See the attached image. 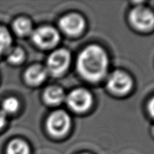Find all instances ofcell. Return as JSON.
<instances>
[{"label": "cell", "mask_w": 154, "mask_h": 154, "mask_svg": "<svg viewBox=\"0 0 154 154\" xmlns=\"http://www.w3.org/2000/svg\"><path fill=\"white\" fill-rule=\"evenodd\" d=\"M108 57L105 51L96 45L84 50L78 58L77 69L87 81L96 82L105 77L108 69Z\"/></svg>", "instance_id": "1"}, {"label": "cell", "mask_w": 154, "mask_h": 154, "mask_svg": "<svg viewBox=\"0 0 154 154\" xmlns=\"http://www.w3.org/2000/svg\"><path fill=\"white\" fill-rule=\"evenodd\" d=\"M70 118L63 111H55L50 115L47 121V128L50 133L56 137L63 136L70 128Z\"/></svg>", "instance_id": "2"}, {"label": "cell", "mask_w": 154, "mask_h": 154, "mask_svg": "<svg viewBox=\"0 0 154 154\" xmlns=\"http://www.w3.org/2000/svg\"><path fill=\"white\" fill-rule=\"evenodd\" d=\"M70 63V54L63 49L57 50L50 55L48 70L54 76H60L66 72Z\"/></svg>", "instance_id": "3"}, {"label": "cell", "mask_w": 154, "mask_h": 154, "mask_svg": "<svg viewBox=\"0 0 154 154\" xmlns=\"http://www.w3.org/2000/svg\"><path fill=\"white\" fill-rule=\"evenodd\" d=\"M32 38L34 43L41 48L48 49L58 43L60 35L55 29L50 26H43L33 32Z\"/></svg>", "instance_id": "4"}, {"label": "cell", "mask_w": 154, "mask_h": 154, "mask_svg": "<svg viewBox=\"0 0 154 154\" xmlns=\"http://www.w3.org/2000/svg\"><path fill=\"white\" fill-rule=\"evenodd\" d=\"M129 20L135 29L141 31H147L153 28V14L148 9L137 7L132 9L129 14Z\"/></svg>", "instance_id": "5"}, {"label": "cell", "mask_w": 154, "mask_h": 154, "mask_svg": "<svg viewBox=\"0 0 154 154\" xmlns=\"http://www.w3.org/2000/svg\"><path fill=\"white\" fill-rule=\"evenodd\" d=\"M68 105L73 111L84 112L90 108L93 103L92 96L88 91L83 89L73 90L66 99Z\"/></svg>", "instance_id": "6"}, {"label": "cell", "mask_w": 154, "mask_h": 154, "mask_svg": "<svg viewBox=\"0 0 154 154\" xmlns=\"http://www.w3.org/2000/svg\"><path fill=\"white\" fill-rule=\"evenodd\" d=\"M132 84V80L129 75L122 72H114L108 78L107 87L113 93L123 95L130 90Z\"/></svg>", "instance_id": "7"}, {"label": "cell", "mask_w": 154, "mask_h": 154, "mask_svg": "<svg viewBox=\"0 0 154 154\" xmlns=\"http://www.w3.org/2000/svg\"><path fill=\"white\" fill-rule=\"evenodd\" d=\"M60 26L64 32L69 35H77L84 28V19L75 14L66 15L60 21Z\"/></svg>", "instance_id": "8"}, {"label": "cell", "mask_w": 154, "mask_h": 154, "mask_svg": "<svg viewBox=\"0 0 154 154\" xmlns=\"http://www.w3.org/2000/svg\"><path fill=\"white\" fill-rule=\"evenodd\" d=\"M47 76V70L42 66H32L26 72V80L32 85H38L43 82Z\"/></svg>", "instance_id": "9"}, {"label": "cell", "mask_w": 154, "mask_h": 154, "mask_svg": "<svg viewBox=\"0 0 154 154\" xmlns=\"http://www.w3.org/2000/svg\"><path fill=\"white\" fill-rule=\"evenodd\" d=\"M45 99L50 105H58L65 99V94L60 87H51L45 91Z\"/></svg>", "instance_id": "10"}, {"label": "cell", "mask_w": 154, "mask_h": 154, "mask_svg": "<svg viewBox=\"0 0 154 154\" xmlns=\"http://www.w3.org/2000/svg\"><path fill=\"white\" fill-rule=\"evenodd\" d=\"M7 154H29V149L24 141L14 140L8 146Z\"/></svg>", "instance_id": "11"}, {"label": "cell", "mask_w": 154, "mask_h": 154, "mask_svg": "<svg viewBox=\"0 0 154 154\" xmlns=\"http://www.w3.org/2000/svg\"><path fill=\"white\" fill-rule=\"evenodd\" d=\"M14 29L19 35L25 36L32 32V24L26 18H19L14 23Z\"/></svg>", "instance_id": "12"}, {"label": "cell", "mask_w": 154, "mask_h": 154, "mask_svg": "<svg viewBox=\"0 0 154 154\" xmlns=\"http://www.w3.org/2000/svg\"><path fill=\"white\" fill-rule=\"evenodd\" d=\"M11 38L5 28L0 26V56L10 49Z\"/></svg>", "instance_id": "13"}, {"label": "cell", "mask_w": 154, "mask_h": 154, "mask_svg": "<svg viewBox=\"0 0 154 154\" xmlns=\"http://www.w3.org/2000/svg\"><path fill=\"white\" fill-rule=\"evenodd\" d=\"M19 102L14 98H8L2 102V112L5 114H12L17 111Z\"/></svg>", "instance_id": "14"}, {"label": "cell", "mask_w": 154, "mask_h": 154, "mask_svg": "<svg viewBox=\"0 0 154 154\" xmlns=\"http://www.w3.org/2000/svg\"><path fill=\"white\" fill-rule=\"evenodd\" d=\"M23 52L19 48H10L7 51L8 60L12 63H19L23 61Z\"/></svg>", "instance_id": "15"}, {"label": "cell", "mask_w": 154, "mask_h": 154, "mask_svg": "<svg viewBox=\"0 0 154 154\" xmlns=\"http://www.w3.org/2000/svg\"><path fill=\"white\" fill-rule=\"evenodd\" d=\"M5 123V114L0 111V129L4 126Z\"/></svg>", "instance_id": "16"}]
</instances>
